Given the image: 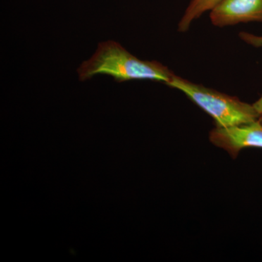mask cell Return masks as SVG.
Returning a JSON list of instances; mask_svg holds the SVG:
<instances>
[{
    "label": "cell",
    "instance_id": "obj_1",
    "mask_svg": "<svg viewBox=\"0 0 262 262\" xmlns=\"http://www.w3.org/2000/svg\"><path fill=\"white\" fill-rule=\"evenodd\" d=\"M77 72L81 81L89 80L95 75H106L117 82L148 80L167 85L175 75L160 62L139 59L114 41L99 43L94 56L84 61Z\"/></svg>",
    "mask_w": 262,
    "mask_h": 262
},
{
    "label": "cell",
    "instance_id": "obj_2",
    "mask_svg": "<svg viewBox=\"0 0 262 262\" xmlns=\"http://www.w3.org/2000/svg\"><path fill=\"white\" fill-rule=\"evenodd\" d=\"M179 90L215 120L216 127H232L250 123L259 119L253 107L239 98L222 94L202 84L174 75L168 84Z\"/></svg>",
    "mask_w": 262,
    "mask_h": 262
},
{
    "label": "cell",
    "instance_id": "obj_3",
    "mask_svg": "<svg viewBox=\"0 0 262 262\" xmlns=\"http://www.w3.org/2000/svg\"><path fill=\"white\" fill-rule=\"evenodd\" d=\"M210 140L231 156L236 157L245 148H262V123L258 119L235 126L215 127L210 133Z\"/></svg>",
    "mask_w": 262,
    "mask_h": 262
},
{
    "label": "cell",
    "instance_id": "obj_4",
    "mask_svg": "<svg viewBox=\"0 0 262 262\" xmlns=\"http://www.w3.org/2000/svg\"><path fill=\"white\" fill-rule=\"evenodd\" d=\"M210 18L218 27L262 22V0H223L211 10Z\"/></svg>",
    "mask_w": 262,
    "mask_h": 262
},
{
    "label": "cell",
    "instance_id": "obj_5",
    "mask_svg": "<svg viewBox=\"0 0 262 262\" xmlns=\"http://www.w3.org/2000/svg\"><path fill=\"white\" fill-rule=\"evenodd\" d=\"M223 0H191L178 24L179 32H187L193 22L207 11H211Z\"/></svg>",
    "mask_w": 262,
    "mask_h": 262
},
{
    "label": "cell",
    "instance_id": "obj_6",
    "mask_svg": "<svg viewBox=\"0 0 262 262\" xmlns=\"http://www.w3.org/2000/svg\"><path fill=\"white\" fill-rule=\"evenodd\" d=\"M239 37L250 46L255 48H262V36L243 32L239 33Z\"/></svg>",
    "mask_w": 262,
    "mask_h": 262
},
{
    "label": "cell",
    "instance_id": "obj_7",
    "mask_svg": "<svg viewBox=\"0 0 262 262\" xmlns=\"http://www.w3.org/2000/svg\"><path fill=\"white\" fill-rule=\"evenodd\" d=\"M253 106L255 110H256V111L257 112L258 115H259V118H262V96L259 99L253 103Z\"/></svg>",
    "mask_w": 262,
    "mask_h": 262
},
{
    "label": "cell",
    "instance_id": "obj_8",
    "mask_svg": "<svg viewBox=\"0 0 262 262\" xmlns=\"http://www.w3.org/2000/svg\"><path fill=\"white\" fill-rule=\"evenodd\" d=\"M259 120H260V121H261V122L262 123V118H259Z\"/></svg>",
    "mask_w": 262,
    "mask_h": 262
}]
</instances>
